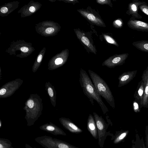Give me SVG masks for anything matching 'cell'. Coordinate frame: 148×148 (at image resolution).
Here are the masks:
<instances>
[{
    "label": "cell",
    "instance_id": "6da1fadb",
    "mask_svg": "<svg viewBox=\"0 0 148 148\" xmlns=\"http://www.w3.org/2000/svg\"><path fill=\"white\" fill-rule=\"evenodd\" d=\"M79 81L84 94L89 99L91 104L94 105V101L95 100L99 105L104 114L108 112V108L97 92L90 77L86 71L82 69L80 70Z\"/></svg>",
    "mask_w": 148,
    "mask_h": 148
},
{
    "label": "cell",
    "instance_id": "7a4b0ae2",
    "mask_svg": "<svg viewBox=\"0 0 148 148\" xmlns=\"http://www.w3.org/2000/svg\"><path fill=\"white\" fill-rule=\"evenodd\" d=\"M92 82L99 95L102 97L113 108H115L114 99L110 88L106 82L94 72L88 70Z\"/></svg>",
    "mask_w": 148,
    "mask_h": 148
},
{
    "label": "cell",
    "instance_id": "3957f363",
    "mask_svg": "<svg viewBox=\"0 0 148 148\" xmlns=\"http://www.w3.org/2000/svg\"><path fill=\"white\" fill-rule=\"evenodd\" d=\"M35 140L45 148H80L66 142L46 135L37 137Z\"/></svg>",
    "mask_w": 148,
    "mask_h": 148
},
{
    "label": "cell",
    "instance_id": "277c9868",
    "mask_svg": "<svg viewBox=\"0 0 148 148\" xmlns=\"http://www.w3.org/2000/svg\"><path fill=\"white\" fill-rule=\"evenodd\" d=\"M93 114L97 128L98 145L100 148H103L107 136L112 137L114 134L110 131H107L110 123H106L102 116H99L96 112H93Z\"/></svg>",
    "mask_w": 148,
    "mask_h": 148
},
{
    "label": "cell",
    "instance_id": "5b68a950",
    "mask_svg": "<svg viewBox=\"0 0 148 148\" xmlns=\"http://www.w3.org/2000/svg\"><path fill=\"white\" fill-rule=\"evenodd\" d=\"M129 56L128 53H125L116 56L113 58L108 59L104 62L103 65L109 68H112L123 64Z\"/></svg>",
    "mask_w": 148,
    "mask_h": 148
},
{
    "label": "cell",
    "instance_id": "8992f818",
    "mask_svg": "<svg viewBox=\"0 0 148 148\" xmlns=\"http://www.w3.org/2000/svg\"><path fill=\"white\" fill-rule=\"evenodd\" d=\"M129 27L138 31L148 32V23L136 19L132 17L128 21Z\"/></svg>",
    "mask_w": 148,
    "mask_h": 148
},
{
    "label": "cell",
    "instance_id": "52a82bcc",
    "mask_svg": "<svg viewBox=\"0 0 148 148\" xmlns=\"http://www.w3.org/2000/svg\"><path fill=\"white\" fill-rule=\"evenodd\" d=\"M146 3L145 2L141 1L138 0H134L128 4V10L127 13L129 15H131L135 19H141L142 17L138 12L140 5Z\"/></svg>",
    "mask_w": 148,
    "mask_h": 148
},
{
    "label": "cell",
    "instance_id": "ba28073f",
    "mask_svg": "<svg viewBox=\"0 0 148 148\" xmlns=\"http://www.w3.org/2000/svg\"><path fill=\"white\" fill-rule=\"evenodd\" d=\"M59 120L63 127L72 133L79 134L83 132L81 128L77 126L69 119L62 118L60 119Z\"/></svg>",
    "mask_w": 148,
    "mask_h": 148
},
{
    "label": "cell",
    "instance_id": "9c48e42d",
    "mask_svg": "<svg viewBox=\"0 0 148 148\" xmlns=\"http://www.w3.org/2000/svg\"><path fill=\"white\" fill-rule=\"evenodd\" d=\"M41 130L51 133L54 135L66 136V134L61 129L51 123H47L40 127Z\"/></svg>",
    "mask_w": 148,
    "mask_h": 148
},
{
    "label": "cell",
    "instance_id": "30bf717a",
    "mask_svg": "<svg viewBox=\"0 0 148 148\" xmlns=\"http://www.w3.org/2000/svg\"><path fill=\"white\" fill-rule=\"evenodd\" d=\"M137 70L132 71L123 73L118 77V87L123 86L129 83L135 77Z\"/></svg>",
    "mask_w": 148,
    "mask_h": 148
},
{
    "label": "cell",
    "instance_id": "8fae6325",
    "mask_svg": "<svg viewBox=\"0 0 148 148\" xmlns=\"http://www.w3.org/2000/svg\"><path fill=\"white\" fill-rule=\"evenodd\" d=\"M142 79L144 83V95L143 107L148 108V66L144 71Z\"/></svg>",
    "mask_w": 148,
    "mask_h": 148
},
{
    "label": "cell",
    "instance_id": "7c38bea8",
    "mask_svg": "<svg viewBox=\"0 0 148 148\" xmlns=\"http://www.w3.org/2000/svg\"><path fill=\"white\" fill-rule=\"evenodd\" d=\"M87 128L88 132L95 139H98L97 126L94 116L90 114L88 116L87 121Z\"/></svg>",
    "mask_w": 148,
    "mask_h": 148
},
{
    "label": "cell",
    "instance_id": "4fadbf2b",
    "mask_svg": "<svg viewBox=\"0 0 148 148\" xmlns=\"http://www.w3.org/2000/svg\"><path fill=\"white\" fill-rule=\"evenodd\" d=\"M144 83L142 79L138 83V84L134 94L135 99L139 103L140 108L143 107L144 95Z\"/></svg>",
    "mask_w": 148,
    "mask_h": 148
},
{
    "label": "cell",
    "instance_id": "5bb4252c",
    "mask_svg": "<svg viewBox=\"0 0 148 148\" xmlns=\"http://www.w3.org/2000/svg\"><path fill=\"white\" fill-rule=\"evenodd\" d=\"M129 132L128 130H121L115 132V134L111 138L114 144H117L122 142L127 136Z\"/></svg>",
    "mask_w": 148,
    "mask_h": 148
},
{
    "label": "cell",
    "instance_id": "9a60e30c",
    "mask_svg": "<svg viewBox=\"0 0 148 148\" xmlns=\"http://www.w3.org/2000/svg\"><path fill=\"white\" fill-rule=\"evenodd\" d=\"M132 45L138 49L148 53V40H142L134 42Z\"/></svg>",
    "mask_w": 148,
    "mask_h": 148
},
{
    "label": "cell",
    "instance_id": "2e32d148",
    "mask_svg": "<svg viewBox=\"0 0 148 148\" xmlns=\"http://www.w3.org/2000/svg\"><path fill=\"white\" fill-rule=\"evenodd\" d=\"M135 137V140L132 141L131 148H147L142 137L140 138L137 134H136Z\"/></svg>",
    "mask_w": 148,
    "mask_h": 148
},
{
    "label": "cell",
    "instance_id": "e0dca14e",
    "mask_svg": "<svg viewBox=\"0 0 148 148\" xmlns=\"http://www.w3.org/2000/svg\"><path fill=\"white\" fill-rule=\"evenodd\" d=\"M0 148H14L12 143L9 140L0 138Z\"/></svg>",
    "mask_w": 148,
    "mask_h": 148
},
{
    "label": "cell",
    "instance_id": "ac0fdd59",
    "mask_svg": "<svg viewBox=\"0 0 148 148\" xmlns=\"http://www.w3.org/2000/svg\"><path fill=\"white\" fill-rule=\"evenodd\" d=\"M83 14L86 16L87 18L90 20L98 24L102 23L101 21L99 19L97 18L93 14H92L87 13L86 12H83Z\"/></svg>",
    "mask_w": 148,
    "mask_h": 148
},
{
    "label": "cell",
    "instance_id": "d6986e66",
    "mask_svg": "<svg viewBox=\"0 0 148 148\" xmlns=\"http://www.w3.org/2000/svg\"><path fill=\"white\" fill-rule=\"evenodd\" d=\"M139 8L142 12L148 16V5L147 3L140 5Z\"/></svg>",
    "mask_w": 148,
    "mask_h": 148
},
{
    "label": "cell",
    "instance_id": "ffe728a7",
    "mask_svg": "<svg viewBox=\"0 0 148 148\" xmlns=\"http://www.w3.org/2000/svg\"><path fill=\"white\" fill-rule=\"evenodd\" d=\"M133 107L134 111L136 113L140 112V108L139 103L135 100L133 103Z\"/></svg>",
    "mask_w": 148,
    "mask_h": 148
},
{
    "label": "cell",
    "instance_id": "44dd1931",
    "mask_svg": "<svg viewBox=\"0 0 148 148\" xmlns=\"http://www.w3.org/2000/svg\"><path fill=\"white\" fill-rule=\"evenodd\" d=\"M145 134V146L147 148H148V125L146 127Z\"/></svg>",
    "mask_w": 148,
    "mask_h": 148
},
{
    "label": "cell",
    "instance_id": "7402d4cb",
    "mask_svg": "<svg viewBox=\"0 0 148 148\" xmlns=\"http://www.w3.org/2000/svg\"><path fill=\"white\" fill-rule=\"evenodd\" d=\"M104 37L106 39L108 42L117 45L115 41L110 37L106 35H105Z\"/></svg>",
    "mask_w": 148,
    "mask_h": 148
},
{
    "label": "cell",
    "instance_id": "603a6c76",
    "mask_svg": "<svg viewBox=\"0 0 148 148\" xmlns=\"http://www.w3.org/2000/svg\"><path fill=\"white\" fill-rule=\"evenodd\" d=\"M81 40L86 45L88 46L90 45V42L89 39L86 37L83 36L81 38Z\"/></svg>",
    "mask_w": 148,
    "mask_h": 148
},
{
    "label": "cell",
    "instance_id": "cb8c5ba5",
    "mask_svg": "<svg viewBox=\"0 0 148 148\" xmlns=\"http://www.w3.org/2000/svg\"><path fill=\"white\" fill-rule=\"evenodd\" d=\"M27 104L29 108H32L34 106V102L33 100H29L27 101Z\"/></svg>",
    "mask_w": 148,
    "mask_h": 148
},
{
    "label": "cell",
    "instance_id": "d4e9b609",
    "mask_svg": "<svg viewBox=\"0 0 148 148\" xmlns=\"http://www.w3.org/2000/svg\"><path fill=\"white\" fill-rule=\"evenodd\" d=\"M54 31V29L52 27H49L47 28L45 30L46 33L48 34H51L53 33Z\"/></svg>",
    "mask_w": 148,
    "mask_h": 148
},
{
    "label": "cell",
    "instance_id": "484cf974",
    "mask_svg": "<svg viewBox=\"0 0 148 148\" xmlns=\"http://www.w3.org/2000/svg\"><path fill=\"white\" fill-rule=\"evenodd\" d=\"M63 62V60L60 58H57L55 61V64L56 65H59L62 63Z\"/></svg>",
    "mask_w": 148,
    "mask_h": 148
},
{
    "label": "cell",
    "instance_id": "4316f807",
    "mask_svg": "<svg viewBox=\"0 0 148 148\" xmlns=\"http://www.w3.org/2000/svg\"><path fill=\"white\" fill-rule=\"evenodd\" d=\"M122 21V20H117L115 21V23L116 25L119 27H121L122 26L123 24V23Z\"/></svg>",
    "mask_w": 148,
    "mask_h": 148
},
{
    "label": "cell",
    "instance_id": "83f0119b",
    "mask_svg": "<svg viewBox=\"0 0 148 148\" xmlns=\"http://www.w3.org/2000/svg\"><path fill=\"white\" fill-rule=\"evenodd\" d=\"M48 93L51 97H52L53 95V93L52 89L51 88H49L48 89Z\"/></svg>",
    "mask_w": 148,
    "mask_h": 148
},
{
    "label": "cell",
    "instance_id": "f1b7e54d",
    "mask_svg": "<svg viewBox=\"0 0 148 148\" xmlns=\"http://www.w3.org/2000/svg\"><path fill=\"white\" fill-rule=\"evenodd\" d=\"M0 11L2 13H5L8 12V9L6 7H3L1 8Z\"/></svg>",
    "mask_w": 148,
    "mask_h": 148
},
{
    "label": "cell",
    "instance_id": "f546056e",
    "mask_svg": "<svg viewBox=\"0 0 148 148\" xmlns=\"http://www.w3.org/2000/svg\"><path fill=\"white\" fill-rule=\"evenodd\" d=\"M21 50L24 52H27L29 50L28 48L26 47H22L21 48Z\"/></svg>",
    "mask_w": 148,
    "mask_h": 148
},
{
    "label": "cell",
    "instance_id": "4dcf8cb0",
    "mask_svg": "<svg viewBox=\"0 0 148 148\" xmlns=\"http://www.w3.org/2000/svg\"><path fill=\"white\" fill-rule=\"evenodd\" d=\"M6 92V90L4 88L1 89L0 90V95H4Z\"/></svg>",
    "mask_w": 148,
    "mask_h": 148
},
{
    "label": "cell",
    "instance_id": "1f68e13d",
    "mask_svg": "<svg viewBox=\"0 0 148 148\" xmlns=\"http://www.w3.org/2000/svg\"><path fill=\"white\" fill-rule=\"evenodd\" d=\"M42 56L41 54H40L38 57L37 62L39 63L42 60Z\"/></svg>",
    "mask_w": 148,
    "mask_h": 148
},
{
    "label": "cell",
    "instance_id": "d6a6232c",
    "mask_svg": "<svg viewBox=\"0 0 148 148\" xmlns=\"http://www.w3.org/2000/svg\"><path fill=\"white\" fill-rule=\"evenodd\" d=\"M29 10V11L32 12H34L35 11V9L33 6H31Z\"/></svg>",
    "mask_w": 148,
    "mask_h": 148
},
{
    "label": "cell",
    "instance_id": "836d02e7",
    "mask_svg": "<svg viewBox=\"0 0 148 148\" xmlns=\"http://www.w3.org/2000/svg\"><path fill=\"white\" fill-rule=\"evenodd\" d=\"M25 148H34L27 143L25 144Z\"/></svg>",
    "mask_w": 148,
    "mask_h": 148
}]
</instances>
